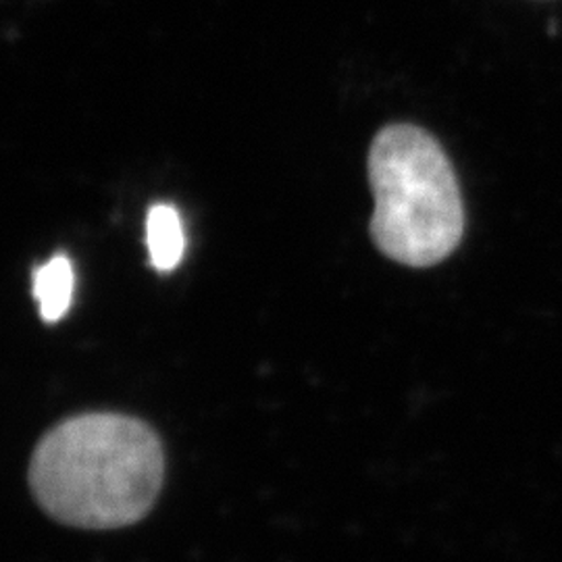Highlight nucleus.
Listing matches in <instances>:
<instances>
[{
	"mask_svg": "<svg viewBox=\"0 0 562 562\" xmlns=\"http://www.w3.org/2000/svg\"><path fill=\"white\" fill-rule=\"evenodd\" d=\"M74 265L67 255H57L34 271V296L41 304L44 323H57L65 317L74 299Z\"/></svg>",
	"mask_w": 562,
	"mask_h": 562,
	"instance_id": "4",
	"label": "nucleus"
},
{
	"mask_svg": "<svg viewBox=\"0 0 562 562\" xmlns=\"http://www.w3.org/2000/svg\"><path fill=\"white\" fill-rule=\"evenodd\" d=\"M146 244L157 271H173L186 252V234L180 213L171 204H155L146 217Z\"/></svg>",
	"mask_w": 562,
	"mask_h": 562,
	"instance_id": "3",
	"label": "nucleus"
},
{
	"mask_svg": "<svg viewBox=\"0 0 562 562\" xmlns=\"http://www.w3.org/2000/svg\"><path fill=\"white\" fill-rule=\"evenodd\" d=\"M165 454L150 425L117 413L59 423L34 450L30 487L55 521L120 529L142 521L161 494Z\"/></svg>",
	"mask_w": 562,
	"mask_h": 562,
	"instance_id": "1",
	"label": "nucleus"
},
{
	"mask_svg": "<svg viewBox=\"0 0 562 562\" xmlns=\"http://www.w3.org/2000/svg\"><path fill=\"white\" fill-rule=\"evenodd\" d=\"M375 199L371 238L383 257L406 267L448 259L464 234V206L440 142L408 123L387 125L369 150Z\"/></svg>",
	"mask_w": 562,
	"mask_h": 562,
	"instance_id": "2",
	"label": "nucleus"
}]
</instances>
